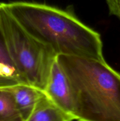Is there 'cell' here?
I'll return each instance as SVG.
<instances>
[{
	"instance_id": "cell-1",
	"label": "cell",
	"mask_w": 120,
	"mask_h": 121,
	"mask_svg": "<svg viewBox=\"0 0 120 121\" xmlns=\"http://www.w3.org/2000/svg\"><path fill=\"white\" fill-rule=\"evenodd\" d=\"M0 4L28 34L50 47L57 56L105 60L100 34L69 10L27 1Z\"/></svg>"
},
{
	"instance_id": "cell-2",
	"label": "cell",
	"mask_w": 120,
	"mask_h": 121,
	"mask_svg": "<svg viewBox=\"0 0 120 121\" xmlns=\"http://www.w3.org/2000/svg\"><path fill=\"white\" fill-rule=\"evenodd\" d=\"M78 121H120V73L105 60L58 55Z\"/></svg>"
},
{
	"instance_id": "cell-3",
	"label": "cell",
	"mask_w": 120,
	"mask_h": 121,
	"mask_svg": "<svg viewBox=\"0 0 120 121\" xmlns=\"http://www.w3.org/2000/svg\"><path fill=\"white\" fill-rule=\"evenodd\" d=\"M0 24L11 60L22 81L44 92L57 55L28 34L1 4Z\"/></svg>"
},
{
	"instance_id": "cell-4",
	"label": "cell",
	"mask_w": 120,
	"mask_h": 121,
	"mask_svg": "<svg viewBox=\"0 0 120 121\" xmlns=\"http://www.w3.org/2000/svg\"><path fill=\"white\" fill-rule=\"evenodd\" d=\"M44 92L47 98L72 121L75 120V106L70 86L57 59L52 66Z\"/></svg>"
},
{
	"instance_id": "cell-5",
	"label": "cell",
	"mask_w": 120,
	"mask_h": 121,
	"mask_svg": "<svg viewBox=\"0 0 120 121\" xmlns=\"http://www.w3.org/2000/svg\"><path fill=\"white\" fill-rule=\"evenodd\" d=\"M5 89L12 94L24 121L32 112L38 102L46 96L44 92L29 85L18 84Z\"/></svg>"
},
{
	"instance_id": "cell-6",
	"label": "cell",
	"mask_w": 120,
	"mask_h": 121,
	"mask_svg": "<svg viewBox=\"0 0 120 121\" xmlns=\"http://www.w3.org/2000/svg\"><path fill=\"white\" fill-rule=\"evenodd\" d=\"M24 121H72L46 96L38 102L32 112Z\"/></svg>"
},
{
	"instance_id": "cell-7",
	"label": "cell",
	"mask_w": 120,
	"mask_h": 121,
	"mask_svg": "<svg viewBox=\"0 0 120 121\" xmlns=\"http://www.w3.org/2000/svg\"><path fill=\"white\" fill-rule=\"evenodd\" d=\"M0 121H24L12 94L6 89H0Z\"/></svg>"
},
{
	"instance_id": "cell-8",
	"label": "cell",
	"mask_w": 120,
	"mask_h": 121,
	"mask_svg": "<svg viewBox=\"0 0 120 121\" xmlns=\"http://www.w3.org/2000/svg\"><path fill=\"white\" fill-rule=\"evenodd\" d=\"M0 73L7 78L16 80L20 84H24L11 60L7 50L1 24H0Z\"/></svg>"
},
{
	"instance_id": "cell-9",
	"label": "cell",
	"mask_w": 120,
	"mask_h": 121,
	"mask_svg": "<svg viewBox=\"0 0 120 121\" xmlns=\"http://www.w3.org/2000/svg\"><path fill=\"white\" fill-rule=\"evenodd\" d=\"M110 15L120 19V0H106Z\"/></svg>"
},
{
	"instance_id": "cell-10",
	"label": "cell",
	"mask_w": 120,
	"mask_h": 121,
	"mask_svg": "<svg viewBox=\"0 0 120 121\" xmlns=\"http://www.w3.org/2000/svg\"><path fill=\"white\" fill-rule=\"evenodd\" d=\"M20 83L16 80L7 78L0 73V89L12 87Z\"/></svg>"
}]
</instances>
